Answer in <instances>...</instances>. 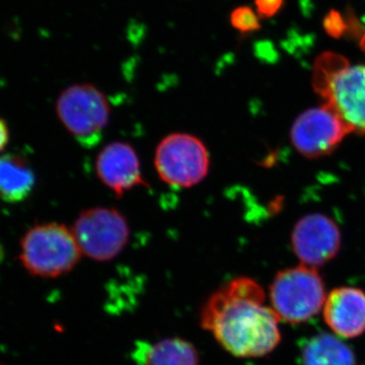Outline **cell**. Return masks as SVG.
<instances>
[{
    "mask_svg": "<svg viewBox=\"0 0 365 365\" xmlns=\"http://www.w3.org/2000/svg\"><path fill=\"white\" fill-rule=\"evenodd\" d=\"M81 254L98 262L116 258L128 244L130 228L119 210L95 207L83 211L71 228Z\"/></svg>",
    "mask_w": 365,
    "mask_h": 365,
    "instance_id": "obj_7",
    "label": "cell"
},
{
    "mask_svg": "<svg viewBox=\"0 0 365 365\" xmlns=\"http://www.w3.org/2000/svg\"><path fill=\"white\" fill-rule=\"evenodd\" d=\"M155 165L163 182L176 188H191L208 175L210 157L205 144L189 133H173L158 143Z\"/></svg>",
    "mask_w": 365,
    "mask_h": 365,
    "instance_id": "obj_6",
    "label": "cell"
},
{
    "mask_svg": "<svg viewBox=\"0 0 365 365\" xmlns=\"http://www.w3.org/2000/svg\"><path fill=\"white\" fill-rule=\"evenodd\" d=\"M360 47H361V49L364 50L365 53V32L364 35H362L361 41H360Z\"/></svg>",
    "mask_w": 365,
    "mask_h": 365,
    "instance_id": "obj_19",
    "label": "cell"
},
{
    "mask_svg": "<svg viewBox=\"0 0 365 365\" xmlns=\"http://www.w3.org/2000/svg\"><path fill=\"white\" fill-rule=\"evenodd\" d=\"M270 299L280 319L290 324L304 323L325 304V285L316 268L302 264L277 273L271 284Z\"/></svg>",
    "mask_w": 365,
    "mask_h": 365,
    "instance_id": "obj_5",
    "label": "cell"
},
{
    "mask_svg": "<svg viewBox=\"0 0 365 365\" xmlns=\"http://www.w3.org/2000/svg\"><path fill=\"white\" fill-rule=\"evenodd\" d=\"M292 249L302 265L317 268L325 265L339 252V228L330 218L319 213L302 217L295 225Z\"/></svg>",
    "mask_w": 365,
    "mask_h": 365,
    "instance_id": "obj_9",
    "label": "cell"
},
{
    "mask_svg": "<svg viewBox=\"0 0 365 365\" xmlns=\"http://www.w3.org/2000/svg\"><path fill=\"white\" fill-rule=\"evenodd\" d=\"M324 26L327 33L330 34L333 37L338 38L345 32L346 23L338 11H332L326 16L324 21Z\"/></svg>",
    "mask_w": 365,
    "mask_h": 365,
    "instance_id": "obj_16",
    "label": "cell"
},
{
    "mask_svg": "<svg viewBox=\"0 0 365 365\" xmlns=\"http://www.w3.org/2000/svg\"><path fill=\"white\" fill-rule=\"evenodd\" d=\"M302 359L304 365H355L354 353L349 346L327 333L307 341Z\"/></svg>",
    "mask_w": 365,
    "mask_h": 365,
    "instance_id": "obj_13",
    "label": "cell"
},
{
    "mask_svg": "<svg viewBox=\"0 0 365 365\" xmlns=\"http://www.w3.org/2000/svg\"><path fill=\"white\" fill-rule=\"evenodd\" d=\"M284 0H255L257 14L260 18H272L280 11Z\"/></svg>",
    "mask_w": 365,
    "mask_h": 365,
    "instance_id": "obj_17",
    "label": "cell"
},
{
    "mask_svg": "<svg viewBox=\"0 0 365 365\" xmlns=\"http://www.w3.org/2000/svg\"><path fill=\"white\" fill-rule=\"evenodd\" d=\"M35 173L21 155L7 153L0 157V200L20 203L32 194Z\"/></svg>",
    "mask_w": 365,
    "mask_h": 365,
    "instance_id": "obj_12",
    "label": "cell"
},
{
    "mask_svg": "<svg viewBox=\"0 0 365 365\" xmlns=\"http://www.w3.org/2000/svg\"><path fill=\"white\" fill-rule=\"evenodd\" d=\"M265 300V292L256 281L235 278L204 304L200 325L235 356H264L281 339V319Z\"/></svg>",
    "mask_w": 365,
    "mask_h": 365,
    "instance_id": "obj_1",
    "label": "cell"
},
{
    "mask_svg": "<svg viewBox=\"0 0 365 365\" xmlns=\"http://www.w3.org/2000/svg\"><path fill=\"white\" fill-rule=\"evenodd\" d=\"M96 170L98 179L118 197L146 185L135 150L122 141L109 143L98 153Z\"/></svg>",
    "mask_w": 365,
    "mask_h": 365,
    "instance_id": "obj_10",
    "label": "cell"
},
{
    "mask_svg": "<svg viewBox=\"0 0 365 365\" xmlns=\"http://www.w3.org/2000/svg\"><path fill=\"white\" fill-rule=\"evenodd\" d=\"M139 351L141 365H199L196 348L181 338L160 340Z\"/></svg>",
    "mask_w": 365,
    "mask_h": 365,
    "instance_id": "obj_14",
    "label": "cell"
},
{
    "mask_svg": "<svg viewBox=\"0 0 365 365\" xmlns=\"http://www.w3.org/2000/svg\"><path fill=\"white\" fill-rule=\"evenodd\" d=\"M81 251L73 232L57 222L35 225L21 242L20 261L31 275L54 278L78 265Z\"/></svg>",
    "mask_w": 365,
    "mask_h": 365,
    "instance_id": "obj_3",
    "label": "cell"
},
{
    "mask_svg": "<svg viewBox=\"0 0 365 365\" xmlns=\"http://www.w3.org/2000/svg\"><path fill=\"white\" fill-rule=\"evenodd\" d=\"M9 141V127L2 118H0V153L6 148Z\"/></svg>",
    "mask_w": 365,
    "mask_h": 365,
    "instance_id": "obj_18",
    "label": "cell"
},
{
    "mask_svg": "<svg viewBox=\"0 0 365 365\" xmlns=\"http://www.w3.org/2000/svg\"><path fill=\"white\" fill-rule=\"evenodd\" d=\"M351 129L326 105L302 113L292 129V144L300 155L325 157L337 148Z\"/></svg>",
    "mask_w": 365,
    "mask_h": 365,
    "instance_id": "obj_8",
    "label": "cell"
},
{
    "mask_svg": "<svg viewBox=\"0 0 365 365\" xmlns=\"http://www.w3.org/2000/svg\"><path fill=\"white\" fill-rule=\"evenodd\" d=\"M59 121L79 144L93 148L100 143L109 124V101L102 91L91 83L68 86L56 102Z\"/></svg>",
    "mask_w": 365,
    "mask_h": 365,
    "instance_id": "obj_4",
    "label": "cell"
},
{
    "mask_svg": "<svg viewBox=\"0 0 365 365\" xmlns=\"http://www.w3.org/2000/svg\"><path fill=\"white\" fill-rule=\"evenodd\" d=\"M314 90L352 132L365 136V66H352L339 54L326 52L314 64Z\"/></svg>",
    "mask_w": 365,
    "mask_h": 365,
    "instance_id": "obj_2",
    "label": "cell"
},
{
    "mask_svg": "<svg viewBox=\"0 0 365 365\" xmlns=\"http://www.w3.org/2000/svg\"><path fill=\"white\" fill-rule=\"evenodd\" d=\"M324 317L333 332L354 338L365 331V294L357 288L334 289L326 299Z\"/></svg>",
    "mask_w": 365,
    "mask_h": 365,
    "instance_id": "obj_11",
    "label": "cell"
},
{
    "mask_svg": "<svg viewBox=\"0 0 365 365\" xmlns=\"http://www.w3.org/2000/svg\"><path fill=\"white\" fill-rule=\"evenodd\" d=\"M230 24L241 33H253L261 28L260 16L249 6H240L230 14Z\"/></svg>",
    "mask_w": 365,
    "mask_h": 365,
    "instance_id": "obj_15",
    "label": "cell"
}]
</instances>
